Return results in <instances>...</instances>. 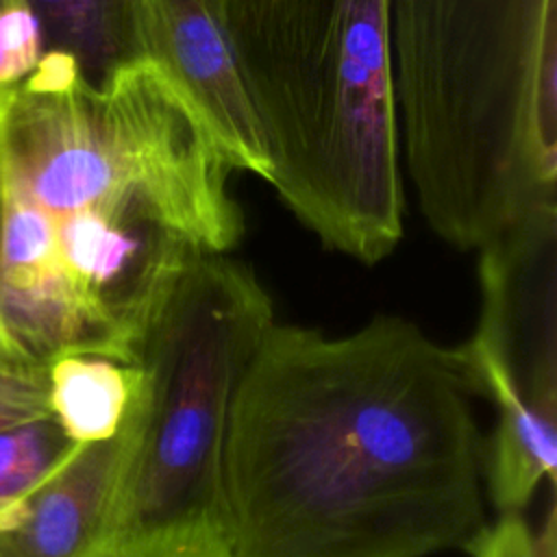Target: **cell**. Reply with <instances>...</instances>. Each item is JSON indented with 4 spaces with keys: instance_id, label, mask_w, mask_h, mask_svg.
I'll use <instances>...</instances> for the list:
<instances>
[{
    "instance_id": "ba28073f",
    "label": "cell",
    "mask_w": 557,
    "mask_h": 557,
    "mask_svg": "<svg viewBox=\"0 0 557 557\" xmlns=\"http://www.w3.org/2000/svg\"><path fill=\"white\" fill-rule=\"evenodd\" d=\"M126 450V420L111 440L81 444L0 516V557H85L107 540Z\"/></svg>"
},
{
    "instance_id": "30bf717a",
    "label": "cell",
    "mask_w": 557,
    "mask_h": 557,
    "mask_svg": "<svg viewBox=\"0 0 557 557\" xmlns=\"http://www.w3.org/2000/svg\"><path fill=\"white\" fill-rule=\"evenodd\" d=\"M46 50L70 54L91 83L139 59L133 0H28Z\"/></svg>"
},
{
    "instance_id": "6da1fadb",
    "label": "cell",
    "mask_w": 557,
    "mask_h": 557,
    "mask_svg": "<svg viewBox=\"0 0 557 557\" xmlns=\"http://www.w3.org/2000/svg\"><path fill=\"white\" fill-rule=\"evenodd\" d=\"M457 348L381 313L344 335L274 322L235 392L220 527L237 557H431L487 524Z\"/></svg>"
},
{
    "instance_id": "8992f818",
    "label": "cell",
    "mask_w": 557,
    "mask_h": 557,
    "mask_svg": "<svg viewBox=\"0 0 557 557\" xmlns=\"http://www.w3.org/2000/svg\"><path fill=\"white\" fill-rule=\"evenodd\" d=\"M479 320L459 359L498 431L557 426V200L479 248Z\"/></svg>"
},
{
    "instance_id": "5b68a950",
    "label": "cell",
    "mask_w": 557,
    "mask_h": 557,
    "mask_svg": "<svg viewBox=\"0 0 557 557\" xmlns=\"http://www.w3.org/2000/svg\"><path fill=\"white\" fill-rule=\"evenodd\" d=\"M274 322L272 298L248 263L213 252L183 270L135 350L139 385L109 537L220 524L231 405Z\"/></svg>"
},
{
    "instance_id": "7c38bea8",
    "label": "cell",
    "mask_w": 557,
    "mask_h": 557,
    "mask_svg": "<svg viewBox=\"0 0 557 557\" xmlns=\"http://www.w3.org/2000/svg\"><path fill=\"white\" fill-rule=\"evenodd\" d=\"M48 416V363L24 346L0 309V426Z\"/></svg>"
},
{
    "instance_id": "277c9868",
    "label": "cell",
    "mask_w": 557,
    "mask_h": 557,
    "mask_svg": "<svg viewBox=\"0 0 557 557\" xmlns=\"http://www.w3.org/2000/svg\"><path fill=\"white\" fill-rule=\"evenodd\" d=\"M270 185L333 252L363 265L405 233L389 0H220Z\"/></svg>"
},
{
    "instance_id": "52a82bcc",
    "label": "cell",
    "mask_w": 557,
    "mask_h": 557,
    "mask_svg": "<svg viewBox=\"0 0 557 557\" xmlns=\"http://www.w3.org/2000/svg\"><path fill=\"white\" fill-rule=\"evenodd\" d=\"M139 59L191 104L231 170L270 183V154L248 100L220 0H133Z\"/></svg>"
},
{
    "instance_id": "9c48e42d",
    "label": "cell",
    "mask_w": 557,
    "mask_h": 557,
    "mask_svg": "<svg viewBox=\"0 0 557 557\" xmlns=\"http://www.w3.org/2000/svg\"><path fill=\"white\" fill-rule=\"evenodd\" d=\"M139 385L135 363L96 352H67L48 363L50 416L74 444L111 440Z\"/></svg>"
},
{
    "instance_id": "3957f363",
    "label": "cell",
    "mask_w": 557,
    "mask_h": 557,
    "mask_svg": "<svg viewBox=\"0 0 557 557\" xmlns=\"http://www.w3.org/2000/svg\"><path fill=\"white\" fill-rule=\"evenodd\" d=\"M389 24L418 209L479 250L557 200V0H389Z\"/></svg>"
},
{
    "instance_id": "9a60e30c",
    "label": "cell",
    "mask_w": 557,
    "mask_h": 557,
    "mask_svg": "<svg viewBox=\"0 0 557 557\" xmlns=\"http://www.w3.org/2000/svg\"><path fill=\"white\" fill-rule=\"evenodd\" d=\"M470 557H557V511L550 500L544 527L533 533L522 516H500L466 546Z\"/></svg>"
},
{
    "instance_id": "8fae6325",
    "label": "cell",
    "mask_w": 557,
    "mask_h": 557,
    "mask_svg": "<svg viewBox=\"0 0 557 557\" xmlns=\"http://www.w3.org/2000/svg\"><path fill=\"white\" fill-rule=\"evenodd\" d=\"M78 446L52 416L0 426V516L54 474Z\"/></svg>"
},
{
    "instance_id": "4fadbf2b",
    "label": "cell",
    "mask_w": 557,
    "mask_h": 557,
    "mask_svg": "<svg viewBox=\"0 0 557 557\" xmlns=\"http://www.w3.org/2000/svg\"><path fill=\"white\" fill-rule=\"evenodd\" d=\"M85 557H237L218 522L157 527L113 535Z\"/></svg>"
},
{
    "instance_id": "5bb4252c",
    "label": "cell",
    "mask_w": 557,
    "mask_h": 557,
    "mask_svg": "<svg viewBox=\"0 0 557 557\" xmlns=\"http://www.w3.org/2000/svg\"><path fill=\"white\" fill-rule=\"evenodd\" d=\"M44 52V35L30 2L0 0V117Z\"/></svg>"
},
{
    "instance_id": "7a4b0ae2",
    "label": "cell",
    "mask_w": 557,
    "mask_h": 557,
    "mask_svg": "<svg viewBox=\"0 0 557 557\" xmlns=\"http://www.w3.org/2000/svg\"><path fill=\"white\" fill-rule=\"evenodd\" d=\"M228 174L150 61L91 83L46 50L0 117V302L91 298L178 242L228 252L244 233Z\"/></svg>"
}]
</instances>
